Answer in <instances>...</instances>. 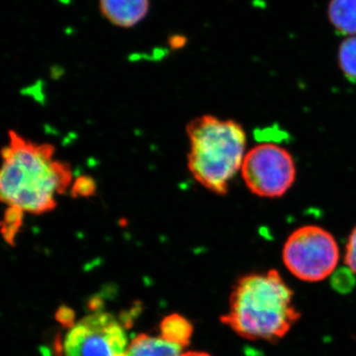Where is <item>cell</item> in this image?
I'll return each instance as SVG.
<instances>
[{"mask_svg":"<svg viewBox=\"0 0 356 356\" xmlns=\"http://www.w3.org/2000/svg\"><path fill=\"white\" fill-rule=\"evenodd\" d=\"M8 138L0 152V202L6 212L22 218L50 212L72 181L69 166L56 159L51 145L31 142L13 130Z\"/></svg>","mask_w":356,"mask_h":356,"instance_id":"obj_1","label":"cell"},{"mask_svg":"<svg viewBox=\"0 0 356 356\" xmlns=\"http://www.w3.org/2000/svg\"><path fill=\"white\" fill-rule=\"evenodd\" d=\"M301 318L294 291L275 269L240 278L229 296L222 324L248 341L276 343Z\"/></svg>","mask_w":356,"mask_h":356,"instance_id":"obj_2","label":"cell"},{"mask_svg":"<svg viewBox=\"0 0 356 356\" xmlns=\"http://www.w3.org/2000/svg\"><path fill=\"white\" fill-rule=\"evenodd\" d=\"M189 168L194 177L210 191L222 194L242 170L247 135L240 124L206 116L188 129Z\"/></svg>","mask_w":356,"mask_h":356,"instance_id":"obj_3","label":"cell"},{"mask_svg":"<svg viewBox=\"0 0 356 356\" xmlns=\"http://www.w3.org/2000/svg\"><path fill=\"white\" fill-rule=\"evenodd\" d=\"M282 259L295 277L305 282H320L336 271L339 261V245L327 229L304 226L287 238Z\"/></svg>","mask_w":356,"mask_h":356,"instance_id":"obj_4","label":"cell"},{"mask_svg":"<svg viewBox=\"0 0 356 356\" xmlns=\"http://www.w3.org/2000/svg\"><path fill=\"white\" fill-rule=\"evenodd\" d=\"M241 172L248 188L255 195L277 198L291 188L296 178V166L287 149L261 144L245 154Z\"/></svg>","mask_w":356,"mask_h":356,"instance_id":"obj_5","label":"cell"},{"mask_svg":"<svg viewBox=\"0 0 356 356\" xmlns=\"http://www.w3.org/2000/svg\"><path fill=\"white\" fill-rule=\"evenodd\" d=\"M125 330L113 315L96 312L72 325L64 341L65 356H124Z\"/></svg>","mask_w":356,"mask_h":356,"instance_id":"obj_6","label":"cell"},{"mask_svg":"<svg viewBox=\"0 0 356 356\" xmlns=\"http://www.w3.org/2000/svg\"><path fill=\"white\" fill-rule=\"evenodd\" d=\"M149 7V0H99L103 17L123 29H130L146 19Z\"/></svg>","mask_w":356,"mask_h":356,"instance_id":"obj_7","label":"cell"},{"mask_svg":"<svg viewBox=\"0 0 356 356\" xmlns=\"http://www.w3.org/2000/svg\"><path fill=\"white\" fill-rule=\"evenodd\" d=\"M182 348L161 337H154L143 334L129 344L124 356H180Z\"/></svg>","mask_w":356,"mask_h":356,"instance_id":"obj_8","label":"cell"},{"mask_svg":"<svg viewBox=\"0 0 356 356\" xmlns=\"http://www.w3.org/2000/svg\"><path fill=\"white\" fill-rule=\"evenodd\" d=\"M327 13L337 32L355 36L356 0H331Z\"/></svg>","mask_w":356,"mask_h":356,"instance_id":"obj_9","label":"cell"},{"mask_svg":"<svg viewBox=\"0 0 356 356\" xmlns=\"http://www.w3.org/2000/svg\"><path fill=\"white\" fill-rule=\"evenodd\" d=\"M161 337L170 343L184 348L188 346L192 336V325L186 318L179 315L166 317L161 325Z\"/></svg>","mask_w":356,"mask_h":356,"instance_id":"obj_10","label":"cell"},{"mask_svg":"<svg viewBox=\"0 0 356 356\" xmlns=\"http://www.w3.org/2000/svg\"><path fill=\"white\" fill-rule=\"evenodd\" d=\"M339 64L346 79L356 83V35L344 40L339 47Z\"/></svg>","mask_w":356,"mask_h":356,"instance_id":"obj_11","label":"cell"},{"mask_svg":"<svg viewBox=\"0 0 356 356\" xmlns=\"http://www.w3.org/2000/svg\"><path fill=\"white\" fill-rule=\"evenodd\" d=\"M344 264L356 274V227L351 231L344 252Z\"/></svg>","mask_w":356,"mask_h":356,"instance_id":"obj_12","label":"cell"},{"mask_svg":"<svg viewBox=\"0 0 356 356\" xmlns=\"http://www.w3.org/2000/svg\"><path fill=\"white\" fill-rule=\"evenodd\" d=\"M353 274L355 273L348 268H346V270L339 271V273L334 274L339 280H341V282L332 283L334 287L339 290V291H348V290L351 289L353 285H355Z\"/></svg>","mask_w":356,"mask_h":356,"instance_id":"obj_13","label":"cell"},{"mask_svg":"<svg viewBox=\"0 0 356 356\" xmlns=\"http://www.w3.org/2000/svg\"><path fill=\"white\" fill-rule=\"evenodd\" d=\"M93 191H95V184L88 178H81V179L77 180L74 184V191L79 195H89L92 193Z\"/></svg>","mask_w":356,"mask_h":356,"instance_id":"obj_14","label":"cell"},{"mask_svg":"<svg viewBox=\"0 0 356 356\" xmlns=\"http://www.w3.org/2000/svg\"><path fill=\"white\" fill-rule=\"evenodd\" d=\"M186 43L187 38L184 35L175 34L168 38V44H170V48L175 49V50L184 48Z\"/></svg>","mask_w":356,"mask_h":356,"instance_id":"obj_15","label":"cell"},{"mask_svg":"<svg viewBox=\"0 0 356 356\" xmlns=\"http://www.w3.org/2000/svg\"><path fill=\"white\" fill-rule=\"evenodd\" d=\"M57 318L58 320L60 321V323H63V324L65 325L67 324V323H72V312L69 310V309H64V310H60L58 312L57 314Z\"/></svg>","mask_w":356,"mask_h":356,"instance_id":"obj_16","label":"cell"},{"mask_svg":"<svg viewBox=\"0 0 356 356\" xmlns=\"http://www.w3.org/2000/svg\"><path fill=\"white\" fill-rule=\"evenodd\" d=\"M180 356H211L208 353H200V351H189V353H182Z\"/></svg>","mask_w":356,"mask_h":356,"instance_id":"obj_17","label":"cell"}]
</instances>
